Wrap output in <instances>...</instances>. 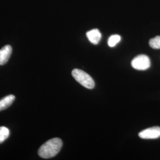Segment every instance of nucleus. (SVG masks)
Segmentation results:
<instances>
[{
    "instance_id": "nucleus-2",
    "label": "nucleus",
    "mask_w": 160,
    "mask_h": 160,
    "mask_svg": "<svg viewBox=\"0 0 160 160\" xmlns=\"http://www.w3.org/2000/svg\"><path fill=\"white\" fill-rule=\"evenodd\" d=\"M72 75L78 83L88 89H92L95 86L92 77L81 69H74L72 71Z\"/></svg>"
},
{
    "instance_id": "nucleus-5",
    "label": "nucleus",
    "mask_w": 160,
    "mask_h": 160,
    "mask_svg": "<svg viewBox=\"0 0 160 160\" xmlns=\"http://www.w3.org/2000/svg\"><path fill=\"white\" fill-rule=\"evenodd\" d=\"M12 53V46L9 45L4 46L0 49V65H3L8 61Z\"/></svg>"
},
{
    "instance_id": "nucleus-6",
    "label": "nucleus",
    "mask_w": 160,
    "mask_h": 160,
    "mask_svg": "<svg viewBox=\"0 0 160 160\" xmlns=\"http://www.w3.org/2000/svg\"><path fill=\"white\" fill-rule=\"evenodd\" d=\"M88 40L94 45H97L102 38V34L97 29H92L86 33Z\"/></svg>"
},
{
    "instance_id": "nucleus-1",
    "label": "nucleus",
    "mask_w": 160,
    "mask_h": 160,
    "mask_svg": "<svg viewBox=\"0 0 160 160\" xmlns=\"http://www.w3.org/2000/svg\"><path fill=\"white\" fill-rule=\"evenodd\" d=\"M62 141L60 138H55L43 143L38 151V154L43 158H50L59 153L62 147Z\"/></svg>"
},
{
    "instance_id": "nucleus-7",
    "label": "nucleus",
    "mask_w": 160,
    "mask_h": 160,
    "mask_svg": "<svg viewBox=\"0 0 160 160\" xmlns=\"http://www.w3.org/2000/svg\"><path fill=\"white\" fill-rule=\"evenodd\" d=\"M15 100L14 95H8L0 100V111L7 109L13 103Z\"/></svg>"
},
{
    "instance_id": "nucleus-10",
    "label": "nucleus",
    "mask_w": 160,
    "mask_h": 160,
    "mask_svg": "<svg viewBox=\"0 0 160 160\" xmlns=\"http://www.w3.org/2000/svg\"><path fill=\"white\" fill-rule=\"evenodd\" d=\"M149 45L152 49H160V36L151 39L149 41Z\"/></svg>"
},
{
    "instance_id": "nucleus-3",
    "label": "nucleus",
    "mask_w": 160,
    "mask_h": 160,
    "mask_svg": "<svg viewBox=\"0 0 160 160\" xmlns=\"http://www.w3.org/2000/svg\"><path fill=\"white\" fill-rule=\"evenodd\" d=\"M131 65L135 69L143 71L150 67L151 62L148 56L145 55H139L132 59Z\"/></svg>"
},
{
    "instance_id": "nucleus-4",
    "label": "nucleus",
    "mask_w": 160,
    "mask_h": 160,
    "mask_svg": "<svg viewBox=\"0 0 160 160\" xmlns=\"http://www.w3.org/2000/svg\"><path fill=\"white\" fill-rule=\"evenodd\" d=\"M139 137L144 139H157L160 137V128L158 126H154L147 128L139 132Z\"/></svg>"
},
{
    "instance_id": "nucleus-9",
    "label": "nucleus",
    "mask_w": 160,
    "mask_h": 160,
    "mask_svg": "<svg viewBox=\"0 0 160 160\" xmlns=\"http://www.w3.org/2000/svg\"><path fill=\"white\" fill-rule=\"evenodd\" d=\"M121 40V37L118 34L112 35L108 39V45L111 48L116 46Z\"/></svg>"
},
{
    "instance_id": "nucleus-8",
    "label": "nucleus",
    "mask_w": 160,
    "mask_h": 160,
    "mask_svg": "<svg viewBox=\"0 0 160 160\" xmlns=\"http://www.w3.org/2000/svg\"><path fill=\"white\" fill-rule=\"evenodd\" d=\"M10 136V131L5 126L0 127V143L4 142Z\"/></svg>"
}]
</instances>
